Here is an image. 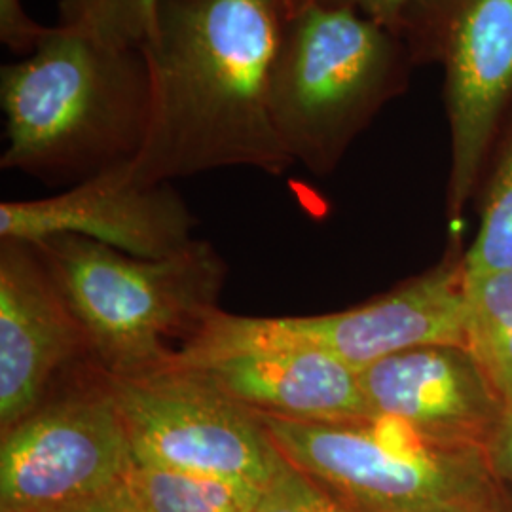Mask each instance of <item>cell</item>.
<instances>
[{"instance_id": "cell-1", "label": "cell", "mask_w": 512, "mask_h": 512, "mask_svg": "<svg viewBox=\"0 0 512 512\" xmlns=\"http://www.w3.org/2000/svg\"><path fill=\"white\" fill-rule=\"evenodd\" d=\"M281 23L275 0H160L143 46L150 116L131 162L139 181L228 167L283 175L294 164L270 110Z\"/></svg>"}, {"instance_id": "cell-2", "label": "cell", "mask_w": 512, "mask_h": 512, "mask_svg": "<svg viewBox=\"0 0 512 512\" xmlns=\"http://www.w3.org/2000/svg\"><path fill=\"white\" fill-rule=\"evenodd\" d=\"M0 109V167L74 186L141 152L150 116L147 55L55 25L33 54L2 65Z\"/></svg>"}, {"instance_id": "cell-3", "label": "cell", "mask_w": 512, "mask_h": 512, "mask_svg": "<svg viewBox=\"0 0 512 512\" xmlns=\"http://www.w3.org/2000/svg\"><path fill=\"white\" fill-rule=\"evenodd\" d=\"M35 247L84 329L92 365L114 380L169 370L173 342L183 349L220 310L228 266L209 241L154 260L80 236Z\"/></svg>"}, {"instance_id": "cell-4", "label": "cell", "mask_w": 512, "mask_h": 512, "mask_svg": "<svg viewBox=\"0 0 512 512\" xmlns=\"http://www.w3.org/2000/svg\"><path fill=\"white\" fill-rule=\"evenodd\" d=\"M414 59L374 19L319 0L283 19L270 110L294 164L329 175L378 112L403 95Z\"/></svg>"}, {"instance_id": "cell-5", "label": "cell", "mask_w": 512, "mask_h": 512, "mask_svg": "<svg viewBox=\"0 0 512 512\" xmlns=\"http://www.w3.org/2000/svg\"><path fill=\"white\" fill-rule=\"evenodd\" d=\"M260 420L283 458L355 512H512L488 448L442 444L376 416Z\"/></svg>"}, {"instance_id": "cell-6", "label": "cell", "mask_w": 512, "mask_h": 512, "mask_svg": "<svg viewBox=\"0 0 512 512\" xmlns=\"http://www.w3.org/2000/svg\"><path fill=\"white\" fill-rule=\"evenodd\" d=\"M279 346L321 349L357 372L408 349L467 348L463 262H446L353 310L302 317L215 311L171 368H194L245 349Z\"/></svg>"}, {"instance_id": "cell-7", "label": "cell", "mask_w": 512, "mask_h": 512, "mask_svg": "<svg viewBox=\"0 0 512 512\" xmlns=\"http://www.w3.org/2000/svg\"><path fill=\"white\" fill-rule=\"evenodd\" d=\"M135 459L107 378L92 376L2 433L0 512H92L126 488Z\"/></svg>"}, {"instance_id": "cell-8", "label": "cell", "mask_w": 512, "mask_h": 512, "mask_svg": "<svg viewBox=\"0 0 512 512\" xmlns=\"http://www.w3.org/2000/svg\"><path fill=\"white\" fill-rule=\"evenodd\" d=\"M414 63H440L452 139L448 215L475 192L512 109V0H423L395 31Z\"/></svg>"}, {"instance_id": "cell-9", "label": "cell", "mask_w": 512, "mask_h": 512, "mask_svg": "<svg viewBox=\"0 0 512 512\" xmlns=\"http://www.w3.org/2000/svg\"><path fill=\"white\" fill-rule=\"evenodd\" d=\"M107 378L133 459L192 475L266 488L281 458L260 416L196 368Z\"/></svg>"}, {"instance_id": "cell-10", "label": "cell", "mask_w": 512, "mask_h": 512, "mask_svg": "<svg viewBox=\"0 0 512 512\" xmlns=\"http://www.w3.org/2000/svg\"><path fill=\"white\" fill-rule=\"evenodd\" d=\"M198 220L169 183L148 184L131 162L40 200L0 203V241L80 236L139 258H165L194 241Z\"/></svg>"}, {"instance_id": "cell-11", "label": "cell", "mask_w": 512, "mask_h": 512, "mask_svg": "<svg viewBox=\"0 0 512 512\" xmlns=\"http://www.w3.org/2000/svg\"><path fill=\"white\" fill-rule=\"evenodd\" d=\"M82 359H90L84 329L37 247L0 241V435L46 403Z\"/></svg>"}, {"instance_id": "cell-12", "label": "cell", "mask_w": 512, "mask_h": 512, "mask_svg": "<svg viewBox=\"0 0 512 512\" xmlns=\"http://www.w3.org/2000/svg\"><path fill=\"white\" fill-rule=\"evenodd\" d=\"M359 374L370 416L399 421L442 444L490 450L507 403L471 349H408Z\"/></svg>"}, {"instance_id": "cell-13", "label": "cell", "mask_w": 512, "mask_h": 512, "mask_svg": "<svg viewBox=\"0 0 512 512\" xmlns=\"http://www.w3.org/2000/svg\"><path fill=\"white\" fill-rule=\"evenodd\" d=\"M194 368L258 416L294 421L370 416L361 374L321 349H245Z\"/></svg>"}, {"instance_id": "cell-14", "label": "cell", "mask_w": 512, "mask_h": 512, "mask_svg": "<svg viewBox=\"0 0 512 512\" xmlns=\"http://www.w3.org/2000/svg\"><path fill=\"white\" fill-rule=\"evenodd\" d=\"M126 494L137 512H253L262 490L135 461L126 480Z\"/></svg>"}, {"instance_id": "cell-15", "label": "cell", "mask_w": 512, "mask_h": 512, "mask_svg": "<svg viewBox=\"0 0 512 512\" xmlns=\"http://www.w3.org/2000/svg\"><path fill=\"white\" fill-rule=\"evenodd\" d=\"M467 348L505 403H512V268L465 274Z\"/></svg>"}, {"instance_id": "cell-16", "label": "cell", "mask_w": 512, "mask_h": 512, "mask_svg": "<svg viewBox=\"0 0 512 512\" xmlns=\"http://www.w3.org/2000/svg\"><path fill=\"white\" fill-rule=\"evenodd\" d=\"M461 262L467 275L512 268V120L505 126L478 232Z\"/></svg>"}, {"instance_id": "cell-17", "label": "cell", "mask_w": 512, "mask_h": 512, "mask_svg": "<svg viewBox=\"0 0 512 512\" xmlns=\"http://www.w3.org/2000/svg\"><path fill=\"white\" fill-rule=\"evenodd\" d=\"M160 0H59V27L120 48H143Z\"/></svg>"}, {"instance_id": "cell-18", "label": "cell", "mask_w": 512, "mask_h": 512, "mask_svg": "<svg viewBox=\"0 0 512 512\" xmlns=\"http://www.w3.org/2000/svg\"><path fill=\"white\" fill-rule=\"evenodd\" d=\"M253 512H355L327 486L279 458Z\"/></svg>"}, {"instance_id": "cell-19", "label": "cell", "mask_w": 512, "mask_h": 512, "mask_svg": "<svg viewBox=\"0 0 512 512\" xmlns=\"http://www.w3.org/2000/svg\"><path fill=\"white\" fill-rule=\"evenodd\" d=\"M54 27L31 18L21 0H0V42L19 57L33 54Z\"/></svg>"}, {"instance_id": "cell-20", "label": "cell", "mask_w": 512, "mask_h": 512, "mask_svg": "<svg viewBox=\"0 0 512 512\" xmlns=\"http://www.w3.org/2000/svg\"><path fill=\"white\" fill-rule=\"evenodd\" d=\"M327 6L351 8L366 18L378 21L391 31H397L404 16L414 10L423 0H319Z\"/></svg>"}, {"instance_id": "cell-21", "label": "cell", "mask_w": 512, "mask_h": 512, "mask_svg": "<svg viewBox=\"0 0 512 512\" xmlns=\"http://www.w3.org/2000/svg\"><path fill=\"white\" fill-rule=\"evenodd\" d=\"M490 458L503 482L512 488V403L505 404L503 416L490 442Z\"/></svg>"}, {"instance_id": "cell-22", "label": "cell", "mask_w": 512, "mask_h": 512, "mask_svg": "<svg viewBox=\"0 0 512 512\" xmlns=\"http://www.w3.org/2000/svg\"><path fill=\"white\" fill-rule=\"evenodd\" d=\"M92 512H137L133 507H131V503H129L128 494H126V488H124V492L122 494L116 495L114 499H110L109 503H105V505H101V507H97L95 511Z\"/></svg>"}, {"instance_id": "cell-23", "label": "cell", "mask_w": 512, "mask_h": 512, "mask_svg": "<svg viewBox=\"0 0 512 512\" xmlns=\"http://www.w3.org/2000/svg\"><path fill=\"white\" fill-rule=\"evenodd\" d=\"M277 2V6L281 8V12H283V18H291L293 16V0H275Z\"/></svg>"}, {"instance_id": "cell-24", "label": "cell", "mask_w": 512, "mask_h": 512, "mask_svg": "<svg viewBox=\"0 0 512 512\" xmlns=\"http://www.w3.org/2000/svg\"><path fill=\"white\" fill-rule=\"evenodd\" d=\"M311 2H315V0H293V16L296 12H300L302 8L310 6Z\"/></svg>"}, {"instance_id": "cell-25", "label": "cell", "mask_w": 512, "mask_h": 512, "mask_svg": "<svg viewBox=\"0 0 512 512\" xmlns=\"http://www.w3.org/2000/svg\"><path fill=\"white\" fill-rule=\"evenodd\" d=\"M408 512H467V511H408Z\"/></svg>"}]
</instances>
